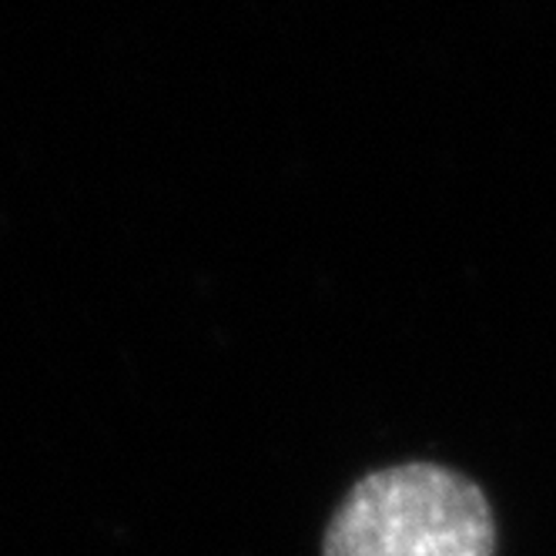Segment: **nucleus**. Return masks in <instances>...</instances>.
I'll return each instance as SVG.
<instances>
[{
    "mask_svg": "<svg viewBox=\"0 0 556 556\" xmlns=\"http://www.w3.org/2000/svg\"><path fill=\"white\" fill-rule=\"evenodd\" d=\"M493 509L466 476L403 463L359 480L326 530L323 556H493Z\"/></svg>",
    "mask_w": 556,
    "mask_h": 556,
    "instance_id": "f257e3e1",
    "label": "nucleus"
}]
</instances>
